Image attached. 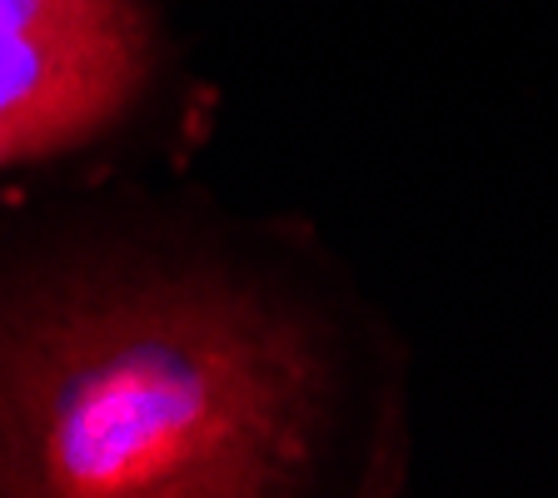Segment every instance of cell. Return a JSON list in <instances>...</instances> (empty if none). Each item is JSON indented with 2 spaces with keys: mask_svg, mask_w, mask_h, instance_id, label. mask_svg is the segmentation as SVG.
I'll list each match as a JSON object with an SVG mask.
<instances>
[{
  "mask_svg": "<svg viewBox=\"0 0 558 498\" xmlns=\"http://www.w3.org/2000/svg\"><path fill=\"white\" fill-rule=\"evenodd\" d=\"M150 81L140 0H0V165L75 150Z\"/></svg>",
  "mask_w": 558,
  "mask_h": 498,
  "instance_id": "obj_2",
  "label": "cell"
},
{
  "mask_svg": "<svg viewBox=\"0 0 558 498\" xmlns=\"http://www.w3.org/2000/svg\"><path fill=\"white\" fill-rule=\"evenodd\" d=\"M325 429L319 339L230 284L75 290L0 325V494H300Z\"/></svg>",
  "mask_w": 558,
  "mask_h": 498,
  "instance_id": "obj_1",
  "label": "cell"
}]
</instances>
